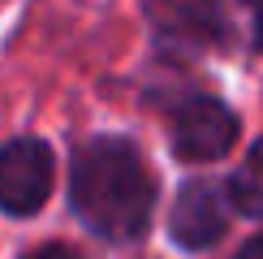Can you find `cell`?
<instances>
[{
	"mask_svg": "<svg viewBox=\"0 0 263 259\" xmlns=\"http://www.w3.org/2000/svg\"><path fill=\"white\" fill-rule=\"evenodd\" d=\"M73 208L108 242H129L151 225L156 177L121 138H100L73 160Z\"/></svg>",
	"mask_w": 263,
	"mask_h": 259,
	"instance_id": "obj_1",
	"label": "cell"
},
{
	"mask_svg": "<svg viewBox=\"0 0 263 259\" xmlns=\"http://www.w3.org/2000/svg\"><path fill=\"white\" fill-rule=\"evenodd\" d=\"M52 194V151L39 138H13L0 147V208L30 216Z\"/></svg>",
	"mask_w": 263,
	"mask_h": 259,
	"instance_id": "obj_2",
	"label": "cell"
},
{
	"mask_svg": "<svg viewBox=\"0 0 263 259\" xmlns=\"http://www.w3.org/2000/svg\"><path fill=\"white\" fill-rule=\"evenodd\" d=\"M237 138V117L220 100H185L173 117V147L181 160H220Z\"/></svg>",
	"mask_w": 263,
	"mask_h": 259,
	"instance_id": "obj_3",
	"label": "cell"
},
{
	"mask_svg": "<svg viewBox=\"0 0 263 259\" xmlns=\"http://www.w3.org/2000/svg\"><path fill=\"white\" fill-rule=\"evenodd\" d=\"M229 203L220 186L212 181H190L177 203H173V216H168V233L173 242L185 246V251H207L212 242H220L224 229H229Z\"/></svg>",
	"mask_w": 263,
	"mask_h": 259,
	"instance_id": "obj_4",
	"label": "cell"
},
{
	"mask_svg": "<svg viewBox=\"0 0 263 259\" xmlns=\"http://www.w3.org/2000/svg\"><path fill=\"white\" fill-rule=\"evenodd\" d=\"M147 17L164 39L177 43H216L224 35L220 0H147Z\"/></svg>",
	"mask_w": 263,
	"mask_h": 259,
	"instance_id": "obj_5",
	"label": "cell"
},
{
	"mask_svg": "<svg viewBox=\"0 0 263 259\" xmlns=\"http://www.w3.org/2000/svg\"><path fill=\"white\" fill-rule=\"evenodd\" d=\"M229 199H233V208L242 216L263 220V138L246 151V160L229 177Z\"/></svg>",
	"mask_w": 263,
	"mask_h": 259,
	"instance_id": "obj_6",
	"label": "cell"
},
{
	"mask_svg": "<svg viewBox=\"0 0 263 259\" xmlns=\"http://www.w3.org/2000/svg\"><path fill=\"white\" fill-rule=\"evenodd\" d=\"M26 259H82L73 246H61V242H52V246H39V251H30Z\"/></svg>",
	"mask_w": 263,
	"mask_h": 259,
	"instance_id": "obj_7",
	"label": "cell"
},
{
	"mask_svg": "<svg viewBox=\"0 0 263 259\" xmlns=\"http://www.w3.org/2000/svg\"><path fill=\"white\" fill-rule=\"evenodd\" d=\"M237 259H263V233H259V237H250L242 251H237Z\"/></svg>",
	"mask_w": 263,
	"mask_h": 259,
	"instance_id": "obj_8",
	"label": "cell"
}]
</instances>
